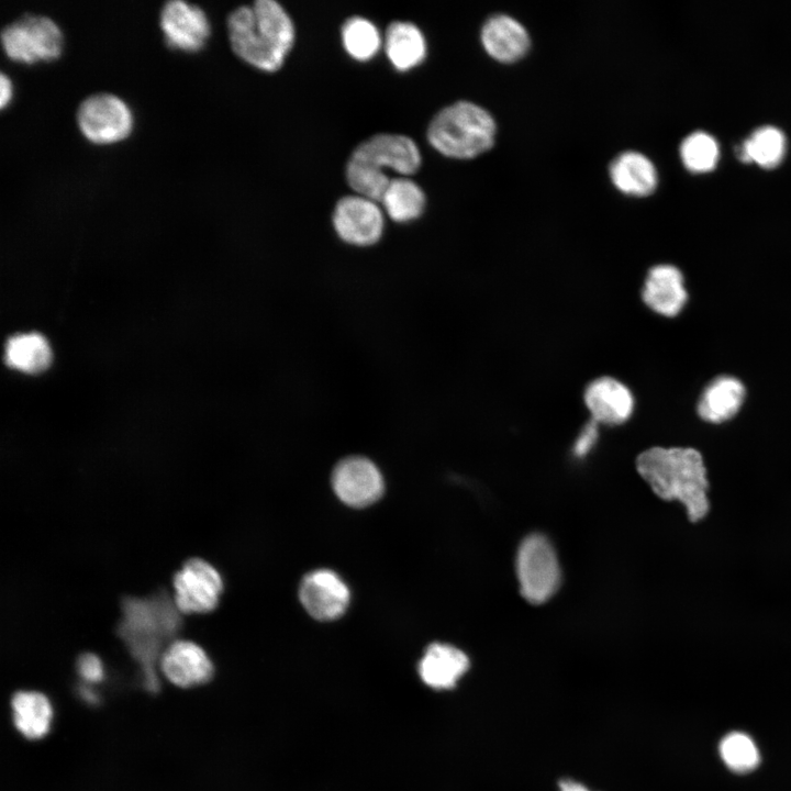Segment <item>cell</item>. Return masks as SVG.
I'll return each mask as SVG.
<instances>
[{"instance_id": "cell-9", "label": "cell", "mask_w": 791, "mask_h": 791, "mask_svg": "<svg viewBox=\"0 0 791 791\" xmlns=\"http://www.w3.org/2000/svg\"><path fill=\"white\" fill-rule=\"evenodd\" d=\"M337 236L354 246H370L382 236L383 210L378 202L360 194L339 199L332 218Z\"/></svg>"}, {"instance_id": "cell-3", "label": "cell", "mask_w": 791, "mask_h": 791, "mask_svg": "<svg viewBox=\"0 0 791 791\" xmlns=\"http://www.w3.org/2000/svg\"><path fill=\"white\" fill-rule=\"evenodd\" d=\"M416 143L402 134H377L360 143L346 165V180L355 193L380 202L397 174L408 177L421 166Z\"/></svg>"}, {"instance_id": "cell-25", "label": "cell", "mask_w": 791, "mask_h": 791, "mask_svg": "<svg viewBox=\"0 0 791 791\" xmlns=\"http://www.w3.org/2000/svg\"><path fill=\"white\" fill-rule=\"evenodd\" d=\"M5 363L18 370L37 374L45 370L52 360L46 339L36 333L12 336L5 346Z\"/></svg>"}, {"instance_id": "cell-29", "label": "cell", "mask_w": 791, "mask_h": 791, "mask_svg": "<svg viewBox=\"0 0 791 791\" xmlns=\"http://www.w3.org/2000/svg\"><path fill=\"white\" fill-rule=\"evenodd\" d=\"M77 668L80 677L87 682L97 683L103 679V667L102 662L93 654L85 653L79 656L77 660Z\"/></svg>"}, {"instance_id": "cell-7", "label": "cell", "mask_w": 791, "mask_h": 791, "mask_svg": "<svg viewBox=\"0 0 791 791\" xmlns=\"http://www.w3.org/2000/svg\"><path fill=\"white\" fill-rule=\"evenodd\" d=\"M516 573L521 594L533 604L546 602L557 591L560 568L554 547L544 535L532 534L521 543Z\"/></svg>"}, {"instance_id": "cell-22", "label": "cell", "mask_w": 791, "mask_h": 791, "mask_svg": "<svg viewBox=\"0 0 791 791\" xmlns=\"http://www.w3.org/2000/svg\"><path fill=\"white\" fill-rule=\"evenodd\" d=\"M13 723L27 739L43 738L51 728L53 709L45 694L18 691L11 700Z\"/></svg>"}, {"instance_id": "cell-15", "label": "cell", "mask_w": 791, "mask_h": 791, "mask_svg": "<svg viewBox=\"0 0 791 791\" xmlns=\"http://www.w3.org/2000/svg\"><path fill=\"white\" fill-rule=\"evenodd\" d=\"M159 667L175 686L191 688L208 682L213 665L205 651L189 640H176L160 654Z\"/></svg>"}, {"instance_id": "cell-20", "label": "cell", "mask_w": 791, "mask_h": 791, "mask_svg": "<svg viewBox=\"0 0 791 791\" xmlns=\"http://www.w3.org/2000/svg\"><path fill=\"white\" fill-rule=\"evenodd\" d=\"M386 55L399 71H408L423 63L427 45L422 31L406 21L392 22L385 35Z\"/></svg>"}, {"instance_id": "cell-1", "label": "cell", "mask_w": 791, "mask_h": 791, "mask_svg": "<svg viewBox=\"0 0 791 791\" xmlns=\"http://www.w3.org/2000/svg\"><path fill=\"white\" fill-rule=\"evenodd\" d=\"M234 54L261 71L281 68L296 37L293 22L275 0H257L234 9L226 19Z\"/></svg>"}, {"instance_id": "cell-18", "label": "cell", "mask_w": 791, "mask_h": 791, "mask_svg": "<svg viewBox=\"0 0 791 791\" xmlns=\"http://www.w3.org/2000/svg\"><path fill=\"white\" fill-rule=\"evenodd\" d=\"M612 185L622 193L645 197L654 192L658 174L654 163L637 151H623L609 165Z\"/></svg>"}, {"instance_id": "cell-23", "label": "cell", "mask_w": 791, "mask_h": 791, "mask_svg": "<svg viewBox=\"0 0 791 791\" xmlns=\"http://www.w3.org/2000/svg\"><path fill=\"white\" fill-rule=\"evenodd\" d=\"M380 202L382 210L392 221L406 223L423 213L426 198L415 181L409 177L397 176L391 179Z\"/></svg>"}, {"instance_id": "cell-21", "label": "cell", "mask_w": 791, "mask_h": 791, "mask_svg": "<svg viewBox=\"0 0 791 791\" xmlns=\"http://www.w3.org/2000/svg\"><path fill=\"white\" fill-rule=\"evenodd\" d=\"M745 398L744 385L731 376L712 380L703 390L698 403L699 415L708 422L721 423L733 417Z\"/></svg>"}, {"instance_id": "cell-5", "label": "cell", "mask_w": 791, "mask_h": 791, "mask_svg": "<svg viewBox=\"0 0 791 791\" xmlns=\"http://www.w3.org/2000/svg\"><path fill=\"white\" fill-rule=\"evenodd\" d=\"M123 611L118 633L142 668L144 688L155 694L159 691L156 662L163 644L175 634L177 614L169 604L133 598L124 600Z\"/></svg>"}, {"instance_id": "cell-2", "label": "cell", "mask_w": 791, "mask_h": 791, "mask_svg": "<svg viewBox=\"0 0 791 791\" xmlns=\"http://www.w3.org/2000/svg\"><path fill=\"white\" fill-rule=\"evenodd\" d=\"M640 477L662 500L679 501L688 519L697 522L710 509L706 469L701 454L691 447H651L638 455Z\"/></svg>"}, {"instance_id": "cell-11", "label": "cell", "mask_w": 791, "mask_h": 791, "mask_svg": "<svg viewBox=\"0 0 791 791\" xmlns=\"http://www.w3.org/2000/svg\"><path fill=\"white\" fill-rule=\"evenodd\" d=\"M159 26L167 46L187 53L200 51L210 36L205 12L183 0H170L163 4Z\"/></svg>"}, {"instance_id": "cell-27", "label": "cell", "mask_w": 791, "mask_h": 791, "mask_svg": "<svg viewBox=\"0 0 791 791\" xmlns=\"http://www.w3.org/2000/svg\"><path fill=\"white\" fill-rule=\"evenodd\" d=\"M341 36L346 53L358 62L374 58L383 44L377 26L363 16L346 20Z\"/></svg>"}, {"instance_id": "cell-10", "label": "cell", "mask_w": 791, "mask_h": 791, "mask_svg": "<svg viewBox=\"0 0 791 791\" xmlns=\"http://www.w3.org/2000/svg\"><path fill=\"white\" fill-rule=\"evenodd\" d=\"M175 602L182 613H208L218 604L223 589L221 576L201 558L188 559L174 576Z\"/></svg>"}, {"instance_id": "cell-14", "label": "cell", "mask_w": 791, "mask_h": 791, "mask_svg": "<svg viewBox=\"0 0 791 791\" xmlns=\"http://www.w3.org/2000/svg\"><path fill=\"white\" fill-rule=\"evenodd\" d=\"M479 36L484 52L494 60L505 64L522 59L532 44L525 25L505 13L490 15L483 22Z\"/></svg>"}, {"instance_id": "cell-6", "label": "cell", "mask_w": 791, "mask_h": 791, "mask_svg": "<svg viewBox=\"0 0 791 791\" xmlns=\"http://www.w3.org/2000/svg\"><path fill=\"white\" fill-rule=\"evenodd\" d=\"M8 58L22 64L52 62L63 51V33L47 15L26 13L4 25L0 33Z\"/></svg>"}, {"instance_id": "cell-13", "label": "cell", "mask_w": 791, "mask_h": 791, "mask_svg": "<svg viewBox=\"0 0 791 791\" xmlns=\"http://www.w3.org/2000/svg\"><path fill=\"white\" fill-rule=\"evenodd\" d=\"M299 597L311 616L319 621H333L344 614L350 593L336 572L317 569L302 579Z\"/></svg>"}, {"instance_id": "cell-16", "label": "cell", "mask_w": 791, "mask_h": 791, "mask_svg": "<svg viewBox=\"0 0 791 791\" xmlns=\"http://www.w3.org/2000/svg\"><path fill=\"white\" fill-rule=\"evenodd\" d=\"M584 403L597 423L616 425L632 414L634 399L630 389L611 377H601L586 389Z\"/></svg>"}, {"instance_id": "cell-4", "label": "cell", "mask_w": 791, "mask_h": 791, "mask_svg": "<svg viewBox=\"0 0 791 791\" xmlns=\"http://www.w3.org/2000/svg\"><path fill=\"white\" fill-rule=\"evenodd\" d=\"M497 135L493 115L480 104L459 100L439 110L431 120L426 136L439 154L469 159L489 151Z\"/></svg>"}, {"instance_id": "cell-28", "label": "cell", "mask_w": 791, "mask_h": 791, "mask_svg": "<svg viewBox=\"0 0 791 791\" xmlns=\"http://www.w3.org/2000/svg\"><path fill=\"white\" fill-rule=\"evenodd\" d=\"M720 155L715 138L704 131H695L686 136L680 145V156L684 166L693 172L713 169Z\"/></svg>"}, {"instance_id": "cell-19", "label": "cell", "mask_w": 791, "mask_h": 791, "mask_svg": "<svg viewBox=\"0 0 791 791\" xmlns=\"http://www.w3.org/2000/svg\"><path fill=\"white\" fill-rule=\"evenodd\" d=\"M468 668L469 659L464 651L448 644L434 643L425 650L419 673L428 687L447 690L456 686Z\"/></svg>"}, {"instance_id": "cell-8", "label": "cell", "mask_w": 791, "mask_h": 791, "mask_svg": "<svg viewBox=\"0 0 791 791\" xmlns=\"http://www.w3.org/2000/svg\"><path fill=\"white\" fill-rule=\"evenodd\" d=\"M76 123L82 136L97 145L126 138L133 129V114L118 96L98 92L86 97L76 110Z\"/></svg>"}, {"instance_id": "cell-30", "label": "cell", "mask_w": 791, "mask_h": 791, "mask_svg": "<svg viewBox=\"0 0 791 791\" xmlns=\"http://www.w3.org/2000/svg\"><path fill=\"white\" fill-rule=\"evenodd\" d=\"M598 424L599 423L591 420L581 430V432H580L579 436L577 437L575 445H573V454L577 457L586 456L591 450V448L594 446L598 435H599Z\"/></svg>"}, {"instance_id": "cell-32", "label": "cell", "mask_w": 791, "mask_h": 791, "mask_svg": "<svg viewBox=\"0 0 791 791\" xmlns=\"http://www.w3.org/2000/svg\"><path fill=\"white\" fill-rule=\"evenodd\" d=\"M558 786L560 791H590L582 783L571 779H562Z\"/></svg>"}, {"instance_id": "cell-31", "label": "cell", "mask_w": 791, "mask_h": 791, "mask_svg": "<svg viewBox=\"0 0 791 791\" xmlns=\"http://www.w3.org/2000/svg\"><path fill=\"white\" fill-rule=\"evenodd\" d=\"M12 97V85L10 78L1 73L0 76V107L3 109L10 102Z\"/></svg>"}, {"instance_id": "cell-24", "label": "cell", "mask_w": 791, "mask_h": 791, "mask_svg": "<svg viewBox=\"0 0 791 791\" xmlns=\"http://www.w3.org/2000/svg\"><path fill=\"white\" fill-rule=\"evenodd\" d=\"M737 156L745 163L755 161L765 168L780 164L786 152L783 133L772 125L756 129L737 148Z\"/></svg>"}, {"instance_id": "cell-17", "label": "cell", "mask_w": 791, "mask_h": 791, "mask_svg": "<svg viewBox=\"0 0 791 791\" xmlns=\"http://www.w3.org/2000/svg\"><path fill=\"white\" fill-rule=\"evenodd\" d=\"M642 297L656 313L677 315L688 298L681 271L668 264L654 266L645 279Z\"/></svg>"}, {"instance_id": "cell-12", "label": "cell", "mask_w": 791, "mask_h": 791, "mask_svg": "<svg viewBox=\"0 0 791 791\" xmlns=\"http://www.w3.org/2000/svg\"><path fill=\"white\" fill-rule=\"evenodd\" d=\"M332 484L341 501L354 508L368 506L383 493V479L379 469L361 456L342 459L334 468Z\"/></svg>"}, {"instance_id": "cell-26", "label": "cell", "mask_w": 791, "mask_h": 791, "mask_svg": "<svg viewBox=\"0 0 791 791\" xmlns=\"http://www.w3.org/2000/svg\"><path fill=\"white\" fill-rule=\"evenodd\" d=\"M717 750L723 765L736 775L750 773L761 762L756 740L743 731H731L722 736Z\"/></svg>"}]
</instances>
